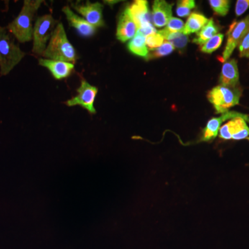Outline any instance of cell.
<instances>
[{
	"mask_svg": "<svg viewBox=\"0 0 249 249\" xmlns=\"http://www.w3.org/2000/svg\"><path fill=\"white\" fill-rule=\"evenodd\" d=\"M43 2L42 0H25L20 13L6 29L21 43L33 40L34 16Z\"/></svg>",
	"mask_w": 249,
	"mask_h": 249,
	"instance_id": "6da1fadb",
	"label": "cell"
},
{
	"mask_svg": "<svg viewBox=\"0 0 249 249\" xmlns=\"http://www.w3.org/2000/svg\"><path fill=\"white\" fill-rule=\"evenodd\" d=\"M43 58L70 62L74 65L76 52L67 38L65 28L62 23L57 24L54 29L47 48L42 55Z\"/></svg>",
	"mask_w": 249,
	"mask_h": 249,
	"instance_id": "7a4b0ae2",
	"label": "cell"
},
{
	"mask_svg": "<svg viewBox=\"0 0 249 249\" xmlns=\"http://www.w3.org/2000/svg\"><path fill=\"white\" fill-rule=\"evenodd\" d=\"M7 31L6 27H0V76L9 74L26 55Z\"/></svg>",
	"mask_w": 249,
	"mask_h": 249,
	"instance_id": "3957f363",
	"label": "cell"
},
{
	"mask_svg": "<svg viewBox=\"0 0 249 249\" xmlns=\"http://www.w3.org/2000/svg\"><path fill=\"white\" fill-rule=\"evenodd\" d=\"M242 96V89L240 88L215 87L208 93V98L212 103L217 114H224L229 111L231 107L240 103Z\"/></svg>",
	"mask_w": 249,
	"mask_h": 249,
	"instance_id": "277c9868",
	"label": "cell"
},
{
	"mask_svg": "<svg viewBox=\"0 0 249 249\" xmlns=\"http://www.w3.org/2000/svg\"><path fill=\"white\" fill-rule=\"evenodd\" d=\"M56 24L57 21L51 14L37 18L33 33V53L42 56L47 48V42L50 40Z\"/></svg>",
	"mask_w": 249,
	"mask_h": 249,
	"instance_id": "5b68a950",
	"label": "cell"
},
{
	"mask_svg": "<svg viewBox=\"0 0 249 249\" xmlns=\"http://www.w3.org/2000/svg\"><path fill=\"white\" fill-rule=\"evenodd\" d=\"M249 31V15L242 20L234 21L231 24L227 32V42L225 49L223 52L221 61L227 62L230 58L232 52L235 50Z\"/></svg>",
	"mask_w": 249,
	"mask_h": 249,
	"instance_id": "8992f818",
	"label": "cell"
},
{
	"mask_svg": "<svg viewBox=\"0 0 249 249\" xmlns=\"http://www.w3.org/2000/svg\"><path fill=\"white\" fill-rule=\"evenodd\" d=\"M129 9L138 31L142 32L145 37L157 33V30L151 22V16L147 1H134L133 4L129 6Z\"/></svg>",
	"mask_w": 249,
	"mask_h": 249,
	"instance_id": "52a82bcc",
	"label": "cell"
},
{
	"mask_svg": "<svg viewBox=\"0 0 249 249\" xmlns=\"http://www.w3.org/2000/svg\"><path fill=\"white\" fill-rule=\"evenodd\" d=\"M77 91H78V95L68 100L65 103V104L69 107L80 106L89 111L90 114H96L94 102L98 91V88L90 85L86 80H82L81 84L79 88L77 89Z\"/></svg>",
	"mask_w": 249,
	"mask_h": 249,
	"instance_id": "ba28073f",
	"label": "cell"
},
{
	"mask_svg": "<svg viewBox=\"0 0 249 249\" xmlns=\"http://www.w3.org/2000/svg\"><path fill=\"white\" fill-rule=\"evenodd\" d=\"M219 137L224 140L238 141L249 137V127L242 118L231 119L219 129Z\"/></svg>",
	"mask_w": 249,
	"mask_h": 249,
	"instance_id": "9c48e42d",
	"label": "cell"
},
{
	"mask_svg": "<svg viewBox=\"0 0 249 249\" xmlns=\"http://www.w3.org/2000/svg\"><path fill=\"white\" fill-rule=\"evenodd\" d=\"M238 117L242 118L249 123V116L234 111H229L227 113L223 114L219 117L213 118L208 122L206 127L203 130L202 137L201 139V142H207L213 140L217 137L222 123L229 120V119H233Z\"/></svg>",
	"mask_w": 249,
	"mask_h": 249,
	"instance_id": "30bf717a",
	"label": "cell"
},
{
	"mask_svg": "<svg viewBox=\"0 0 249 249\" xmlns=\"http://www.w3.org/2000/svg\"><path fill=\"white\" fill-rule=\"evenodd\" d=\"M75 11L84 17L87 22L96 28L105 26L103 21V5L99 2L91 3L87 1L85 4L72 5Z\"/></svg>",
	"mask_w": 249,
	"mask_h": 249,
	"instance_id": "8fae6325",
	"label": "cell"
},
{
	"mask_svg": "<svg viewBox=\"0 0 249 249\" xmlns=\"http://www.w3.org/2000/svg\"><path fill=\"white\" fill-rule=\"evenodd\" d=\"M137 31L138 29L131 14L129 6H127L119 16L116 29V37L121 42H125L132 40Z\"/></svg>",
	"mask_w": 249,
	"mask_h": 249,
	"instance_id": "7c38bea8",
	"label": "cell"
},
{
	"mask_svg": "<svg viewBox=\"0 0 249 249\" xmlns=\"http://www.w3.org/2000/svg\"><path fill=\"white\" fill-rule=\"evenodd\" d=\"M62 12L66 16L70 25L75 28L80 36L83 37H91L94 35L97 28L87 22L84 18H80L78 15L75 14L70 6H64L62 8Z\"/></svg>",
	"mask_w": 249,
	"mask_h": 249,
	"instance_id": "4fadbf2b",
	"label": "cell"
},
{
	"mask_svg": "<svg viewBox=\"0 0 249 249\" xmlns=\"http://www.w3.org/2000/svg\"><path fill=\"white\" fill-rule=\"evenodd\" d=\"M39 65L48 69L52 76L56 80L66 78L71 74L74 69V65L70 62L59 61V60L39 59Z\"/></svg>",
	"mask_w": 249,
	"mask_h": 249,
	"instance_id": "5bb4252c",
	"label": "cell"
},
{
	"mask_svg": "<svg viewBox=\"0 0 249 249\" xmlns=\"http://www.w3.org/2000/svg\"><path fill=\"white\" fill-rule=\"evenodd\" d=\"M173 4L163 0H156L152 5V19L157 27H164L168 24L173 15Z\"/></svg>",
	"mask_w": 249,
	"mask_h": 249,
	"instance_id": "9a60e30c",
	"label": "cell"
},
{
	"mask_svg": "<svg viewBox=\"0 0 249 249\" xmlns=\"http://www.w3.org/2000/svg\"><path fill=\"white\" fill-rule=\"evenodd\" d=\"M219 83L222 86L237 88L239 83V71L237 60L235 59L224 62L219 78Z\"/></svg>",
	"mask_w": 249,
	"mask_h": 249,
	"instance_id": "2e32d148",
	"label": "cell"
},
{
	"mask_svg": "<svg viewBox=\"0 0 249 249\" xmlns=\"http://www.w3.org/2000/svg\"><path fill=\"white\" fill-rule=\"evenodd\" d=\"M209 19L205 17L204 15L193 13L190 15L187 19L186 24L183 29V34L188 36L193 33H198L207 24Z\"/></svg>",
	"mask_w": 249,
	"mask_h": 249,
	"instance_id": "e0dca14e",
	"label": "cell"
},
{
	"mask_svg": "<svg viewBox=\"0 0 249 249\" xmlns=\"http://www.w3.org/2000/svg\"><path fill=\"white\" fill-rule=\"evenodd\" d=\"M127 48L131 53L142 58L147 59L148 56L149 52L145 43V36L139 31H137L133 38L129 41Z\"/></svg>",
	"mask_w": 249,
	"mask_h": 249,
	"instance_id": "ac0fdd59",
	"label": "cell"
},
{
	"mask_svg": "<svg viewBox=\"0 0 249 249\" xmlns=\"http://www.w3.org/2000/svg\"><path fill=\"white\" fill-rule=\"evenodd\" d=\"M219 32V28L214 22L213 19H210L207 24L204 26L193 42L196 45H203L205 42H207L210 39L212 38L213 36L217 35Z\"/></svg>",
	"mask_w": 249,
	"mask_h": 249,
	"instance_id": "d6986e66",
	"label": "cell"
},
{
	"mask_svg": "<svg viewBox=\"0 0 249 249\" xmlns=\"http://www.w3.org/2000/svg\"><path fill=\"white\" fill-rule=\"evenodd\" d=\"M164 40L173 44L176 48L183 49L186 47L188 42V36L184 35L183 33H174L163 29L157 31Z\"/></svg>",
	"mask_w": 249,
	"mask_h": 249,
	"instance_id": "ffe728a7",
	"label": "cell"
},
{
	"mask_svg": "<svg viewBox=\"0 0 249 249\" xmlns=\"http://www.w3.org/2000/svg\"><path fill=\"white\" fill-rule=\"evenodd\" d=\"M223 40H224V35L217 34V35L213 36L212 38L210 39L207 42H205L204 45L201 46V52L206 53H212L213 52L220 47Z\"/></svg>",
	"mask_w": 249,
	"mask_h": 249,
	"instance_id": "44dd1931",
	"label": "cell"
},
{
	"mask_svg": "<svg viewBox=\"0 0 249 249\" xmlns=\"http://www.w3.org/2000/svg\"><path fill=\"white\" fill-rule=\"evenodd\" d=\"M174 50H175V47L173 44L165 40L160 47L152 51V53H149L147 59L161 58V57L169 55Z\"/></svg>",
	"mask_w": 249,
	"mask_h": 249,
	"instance_id": "7402d4cb",
	"label": "cell"
},
{
	"mask_svg": "<svg viewBox=\"0 0 249 249\" xmlns=\"http://www.w3.org/2000/svg\"><path fill=\"white\" fill-rule=\"evenodd\" d=\"M196 7V1L193 0H181L178 2L177 14L179 17L186 18L191 14L192 9Z\"/></svg>",
	"mask_w": 249,
	"mask_h": 249,
	"instance_id": "603a6c76",
	"label": "cell"
},
{
	"mask_svg": "<svg viewBox=\"0 0 249 249\" xmlns=\"http://www.w3.org/2000/svg\"><path fill=\"white\" fill-rule=\"evenodd\" d=\"M211 8L221 16H225L230 9V1L227 0H211L209 1Z\"/></svg>",
	"mask_w": 249,
	"mask_h": 249,
	"instance_id": "cb8c5ba5",
	"label": "cell"
},
{
	"mask_svg": "<svg viewBox=\"0 0 249 249\" xmlns=\"http://www.w3.org/2000/svg\"><path fill=\"white\" fill-rule=\"evenodd\" d=\"M163 42H164V39L158 32L150 34L145 37L147 48L150 51H154L159 48L163 45Z\"/></svg>",
	"mask_w": 249,
	"mask_h": 249,
	"instance_id": "d4e9b609",
	"label": "cell"
},
{
	"mask_svg": "<svg viewBox=\"0 0 249 249\" xmlns=\"http://www.w3.org/2000/svg\"><path fill=\"white\" fill-rule=\"evenodd\" d=\"M183 27H184V23L181 19H178V18H172L167 24V27L165 29L170 32L182 33Z\"/></svg>",
	"mask_w": 249,
	"mask_h": 249,
	"instance_id": "484cf974",
	"label": "cell"
},
{
	"mask_svg": "<svg viewBox=\"0 0 249 249\" xmlns=\"http://www.w3.org/2000/svg\"><path fill=\"white\" fill-rule=\"evenodd\" d=\"M238 48L241 58H249V31L241 41Z\"/></svg>",
	"mask_w": 249,
	"mask_h": 249,
	"instance_id": "4316f807",
	"label": "cell"
},
{
	"mask_svg": "<svg viewBox=\"0 0 249 249\" xmlns=\"http://www.w3.org/2000/svg\"><path fill=\"white\" fill-rule=\"evenodd\" d=\"M249 8V0H238V1H237V3H236V16H242Z\"/></svg>",
	"mask_w": 249,
	"mask_h": 249,
	"instance_id": "83f0119b",
	"label": "cell"
},
{
	"mask_svg": "<svg viewBox=\"0 0 249 249\" xmlns=\"http://www.w3.org/2000/svg\"><path fill=\"white\" fill-rule=\"evenodd\" d=\"M247 139H248V140L249 141V137H248V138H247Z\"/></svg>",
	"mask_w": 249,
	"mask_h": 249,
	"instance_id": "f1b7e54d",
	"label": "cell"
}]
</instances>
